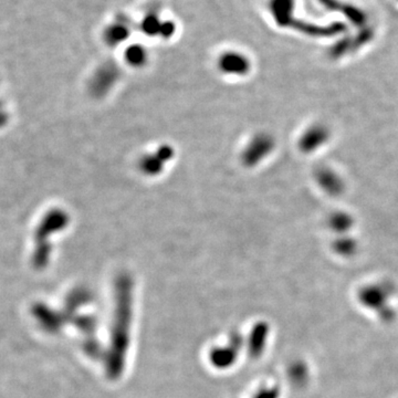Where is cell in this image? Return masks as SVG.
Masks as SVG:
<instances>
[{
    "mask_svg": "<svg viewBox=\"0 0 398 398\" xmlns=\"http://www.w3.org/2000/svg\"><path fill=\"white\" fill-rule=\"evenodd\" d=\"M69 225V214L61 208H52L41 217L35 231V252L32 257L35 267H46L52 252L50 237L60 234Z\"/></svg>",
    "mask_w": 398,
    "mask_h": 398,
    "instance_id": "cell-1",
    "label": "cell"
},
{
    "mask_svg": "<svg viewBox=\"0 0 398 398\" xmlns=\"http://www.w3.org/2000/svg\"><path fill=\"white\" fill-rule=\"evenodd\" d=\"M129 32L123 26H112L105 32V40L110 46H118L123 41L127 40Z\"/></svg>",
    "mask_w": 398,
    "mask_h": 398,
    "instance_id": "cell-7",
    "label": "cell"
},
{
    "mask_svg": "<svg viewBox=\"0 0 398 398\" xmlns=\"http://www.w3.org/2000/svg\"><path fill=\"white\" fill-rule=\"evenodd\" d=\"M295 0H272V12L277 19L286 23L287 18L290 17L293 12Z\"/></svg>",
    "mask_w": 398,
    "mask_h": 398,
    "instance_id": "cell-6",
    "label": "cell"
},
{
    "mask_svg": "<svg viewBox=\"0 0 398 398\" xmlns=\"http://www.w3.org/2000/svg\"><path fill=\"white\" fill-rule=\"evenodd\" d=\"M218 68L224 75L240 77L248 72L249 61L239 52H225L224 55H220Z\"/></svg>",
    "mask_w": 398,
    "mask_h": 398,
    "instance_id": "cell-4",
    "label": "cell"
},
{
    "mask_svg": "<svg viewBox=\"0 0 398 398\" xmlns=\"http://www.w3.org/2000/svg\"><path fill=\"white\" fill-rule=\"evenodd\" d=\"M175 150L168 144H162L152 153L144 154L139 161V170L145 176L156 177L164 172L166 165L174 159Z\"/></svg>",
    "mask_w": 398,
    "mask_h": 398,
    "instance_id": "cell-2",
    "label": "cell"
},
{
    "mask_svg": "<svg viewBox=\"0 0 398 398\" xmlns=\"http://www.w3.org/2000/svg\"><path fill=\"white\" fill-rule=\"evenodd\" d=\"M125 60L134 68H141L148 62V52L141 46H132L127 50Z\"/></svg>",
    "mask_w": 398,
    "mask_h": 398,
    "instance_id": "cell-5",
    "label": "cell"
},
{
    "mask_svg": "<svg viewBox=\"0 0 398 398\" xmlns=\"http://www.w3.org/2000/svg\"><path fill=\"white\" fill-rule=\"evenodd\" d=\"M118 69L113 64H104L96 70L90 80L89 91L96 98H104L112 91L118 83Z\"/></svg>",
    "mask_w": 398,
    "mask_h": 398,
    "instance_id": "cell-3",
    "label": "cell"
},
{
    "mask_svg": "<svg viewBox=\"0 0 398 398\" xmlns=\"http://www.w3.org/2000/svg\"><path fill=\"white\" fill-rule=\"evenodd\" d=\"M8 118V112H7L6 107H5V104L3 102L0 101V127L6 125Z\"/></svg>",
    "mask_w": 398,
    "mask_h": 398,
    "instance_id": "cell-8",
    "label": "cell"
}]
</instances>
